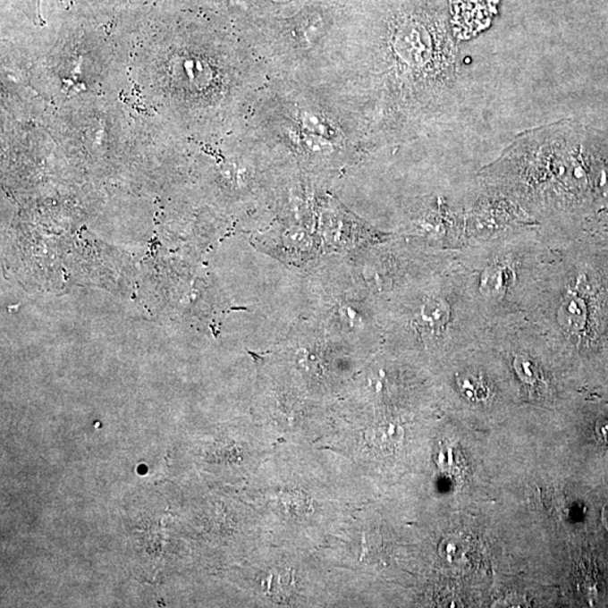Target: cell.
I'll use <instances>...</instances> for the list:
<instances>
[{"mask_svg": "<svg viewBox=\"0 0 608 608\" xmlns=\"http://www.w3.org/2000/svg\"><path fill=\"white\" fill-rule=\"evenodd\" d=\"M367 440L377 451H393L402 440V432L393 425L379 426L367 432Z\"/></svg>", "mask_w": 608, "mask_h": 608, "instance_id": "8992f818", "label": "cell"}, {"mask_svg": "<svg viewBox=\"0 0 608 608\" xmlns=\"http://www.w3.org/2000/svg\"><path fill=\"white\" fill-rule=\"evenodd\" d=\"M506 269L494 267L485 273L482 285L490 293H502L506 288Z\"/></svg>", "mask_w": 608, "mask_h": 608, "instance_id": "9c48e42d", "label": "cell"}, {"mask_svg": "<svg viewBox=\"0 0 608 608\" xmlns=\"http://www.w3.org/2000/svg\"><path fill=\"white\" fill-rule=\"evenodd\" d=\"M269 590L275 593V596L282 601H286L293 589V577L288 571H277L275 575L269 576Z\"/></svg>", "mask_w": 608, "mask_h": 608, "instance_id": "52a82bcc", "label": "cell"}, {"mask_svg": "<svg viewBox=\"0 0 608 608\" xmlns=\"http://www.w3.org/2000/svg\"><path fill=\"white\" fill-rule=\"evenodd\" d=\"M587 318L588 310L585 299L576 292L568 293L559 309L560 325L570 334H579L585 329Z\"/></svg>", "mask_w": 608, "mask_h": 608, "instance_id": "5b68a950", "label": "cell"}, {"mask_svg": "<svg viewBox=\"0 0 608 608\" xmlns=\"http://www.w3.org/2000/svg\"><path fill=\"white\" fill-rule=\"evenodd\" d=\"M185 0H136V6H160L172 5V4H181Z\"/></svg>", "mask_w": 608, "mask_h": 608, "instance_id": "30bf717a", "label": "cell"}, {"mask_svg": "<svg viewBox=\"0 0 608 608\" xmlns=\"http://www.w3.org/2000/svg\"><path fill=\"white\" fill-rule=\"evenodd\" d=\"M450 317V304L444 298L428 297L412 317V325L423 336L434 337L443 333L449 324Z\"/></svg>", "mask_w": 608, "mask_h": 608, "instance_id": "277c9868", "label": "cell"}, {"mask_svg": "<svg viewBox=\"0 0 608 608\" xmlns=\"http://www.w3.org/2000/svg\"><path fill=\"white\" fill-rule=\"evenodd\" d=\"M514 367L524 384L533 385L540 380V372L531 359L524 358V356H517Z\"/></svg>", "mask_w": 608, "mask_h": 608, "instance_id": "ba28073f", "label": "cell"}, {"mask_svg": "<svg viewBox=\"0 0 608 608\" xmlns=\"http://www.w3.org/2000/svg\"><path fill=\"white\" fill-rule=\"evenodd\" d=\"M145 97L194 141L241 128L268 78L249 42L188 4L131 8L110 28Z\"/></svg>", "mask_w": 608, "mask_h": 608, "instance_id": "6da1fadb", "label": "cell"}, {"mask_svg": "<svg viewBox=\"0 0 608 608\" xmlns=\"http://www.w3.org/2000/svg\"><path fill=\"white\" fill-rule=\"evenodd\" d=\"M43 2L45 0H2L3 38L23 47L50 46L58 25L46 19Z\"/></svg>", "mask_w": 608, "mask_h": 608, "instance_id": "7a4b0ae2", "label": "cell"}, {"mask_svg": "<svg viewBox=\"0 0 608 608\" xmlns=\"http://www.w3.org/2000/svg\"><path fill=\"white\" fill-rule=\"evenodd\" d=\"M596 432L601 440L608 443V415L598 420Z\"/></svg>", "mask_w": 608, "mask_h": 608, "instance_id": "8fae6325", "label": "cell"}, {"mask_svg": "<svg viewBox=\"0 0 608 608\" xmlns=\"http://www.w3.org/2000/svg\"><path fill=\"white\" fill-rule=\"evenodd\" d=\"M59 14L69 19L108 28L125 12L136 8V0H55Z\"/></svg>", "mask_w": 608, "mask_h": 608, "instance_id": "3957f363", "label": "cell"}]
</instances>
